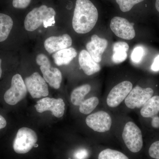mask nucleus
<instances>
[{"instance_id": "13", "label": "nucleus", "mask_w": 159, "mask_h": 159, "mask_svg": "<svg viewBox=\"0 0 159 159\" xmlns=\"http://www.w3.org/2000/svg\"><path fill=\"white\" fill-rule=\"evenodd\" d=\"M107 45L108 42L106 39L99 37L97 34H93L91 37V41L87 44L86 48L93 59L99 63L102 60V54Z\"/></svg>"}, {"instance_id": "10", "label": "nucleus", "mask_w": 159, "mask_h": 159, "mask_svg": "<svg viewBox=\"0 0 159 159\" xmlns=\"http://www.w3.org/2000/svg\"><path fill=\"white\" fill-rule=\"evenodd\" d=\"M85 122L89 127L99 133L108 131L112 124L111 116L104 111H99L91 114L87 117Z\"/></svg>"}, {"instance_id": "3", "label": "nucleus", "mask_w": 159, "mask_h": 159, "mask_svg": "<svg viewBox=\"0 0 159 159\" xmlns=\"http://www.w3.org/2000/svg\"><path fill=\"white\" fill-rule=\"evenodd\" d=\"M56 12L54 9L45 5L34 8L26 16L25 27L28 31H33L41 25L44 21L55 16Z\"/></svg>"}, {"instance_id": "19", "label": "nucleus", "mask_w": 159, "mask_h": 159, "mask_svg": "<svg viewBox=\"0 0 159 159\" xmlns=\"http://www.w3.org/2000/svg\"><path fill=\"white\" fill-rule=\"evenodd\" d=\"M13 25V20L10 16L7 15L0 13V42L7 39Z\"/></svg>"}, {"instance_id": "28", "label": "nucleus", "mask_w": 159, "mask_h": 159, "mask_svg": "<svg viewBox=\"0 0 159 159\" xmlns=\"http://www.w3.org/2000/svg\"><path fill=\"white\" fill-rule=\"evenodd\" d=\"M55 23V16H54L51 18L48 19L44 21L43 22V25L45 28H48V27L54 25Z\"/></svg>"}, {"instance_id": "16", "label": "nucleus", "mask_w": 159, "mask_h": 159, "mask_svg": "<svg viewBox=\"0 0 159 159\" xmlns=\"http://www.w3.org/2000/svg\"><path fill=\"white\" fill-rule=\"evenodd\" d=\"M77 52L74 48H69L60 50L53 55L54 62L58 66L66 65L70 63L77 56Z\"/></svg>"}, {"instance_id": "25", "label": "nucleus", "mask_w": 159, "mask_h": 159, "mask_svg": "<svg viewBox=\"0 0 159 159\" xmlns=\"http://www.w3.org/2000/svg\"><path fill=\"white\" fill-rule=\"evenodd\" d=\"M148 153L152 158L159 159V141L153 142L151 145Z\"/></svg>"}, {"instance_id": "8", "label": "nucleus", "mask_w": 159, "mask_h": 159, "mask_svg": "<svg viewBox=\"0 0 159 159\" xmlns=\"http://www.w3.org/2000/svg\"><path fill=\"white\" fill-rule=\"evenodd\" d=\"M27 90L33 98L46 97L49 94L48 87L43 77L37 72L33 73L25 80Z\"/></svg>"}, {"instance_id": "7", "label": "nucleus", "mask_w": 159, "mask_h": 159, "mask_svg": "<svg viewBox=\"0 0 159 159\" xmlns=\"http://www.w3.org/2000/svg\"><path fill=\"white\" fill-rule=\"evenodd\" d=\"M153 90L151 88L143 89L139 85L136 86L125 98V105L132 109L141 108L153 97Z\"/></svg>"}, {"instance_id": "22", "label": "nucleus", "mask_w": 159, "mask_h": 159, "mask_svg": "<svg viewBox=\"0 0 159 159\" xmlns=\"http://www.w3.org/2000/svg\"><path fill=\"white\" fill-rule=\"evenodd\" d=\"M98 159H129L124 154L113 149L107 148L99 153Z\"/></svg>"}, {"instance_id": "4", "label": "nucleus", "mask_w": 159, "mask_h": 159, "mask_svg": "<svg viewBox=\"0 0 159 159\" xmlns=\"http://www.w3.org/2000/svg\"><path fill=\"white\" fill-rule=\"evenodd\" d=\"M37 140V134L34 130L28 127L20 128L13 142V149L17 153H27L34 147Z\"/></svg>"}, {"instance_id": "26", "label": "nucleus", "mask_w": 159, "mask_h": 159, "mask_svg": "<svg viewBox=\"0 0 159 159\" xmlns=\"http://www.w3.org/2000/svg\"><path fill=\"white\" fill-rule=\"evenodd\" d=\"M31 0H13L12 5L16 9H25L29 6Z\"/></svg>"}, {"instance_id": "17", "label": "nucleus", "mask_w": 159, "mask_h": 159, "mask_svg": "<svg viewBox=\"0 0 159 159\" xmlns=\"http://www.w3.org/2000/svg\"><path fill=\"white\" fill-rule=\"evenodd\" d=\"M159 113V96H153L142 107L140 113L144 118H152Z\"/></svg>"}, {"instance_id": "23", "label": "nucleus", "mask_w": 159, "mask_h": 159, "mask_svg": "<svg viewBox=\"0 0 159 159\" xmlns=\"http://www.w3.org/2000/svg\"><path fill=\"white\" fill-rule=\"evenodd\" d=\"M144 0H116L120 10L123 12L130 11L134 5L143 2Z\"/></svg>"}, {"instance_id": "20", "label": "nucleus", "mask_w": 159, "mask_h": 159, "mask_svg": "<svg viewBox=\"0 0 159 159\" xmlns=\"http://www.w3.org/2000/svg\"><path fill=\"white\" fill-rule=\"evenodd\" d=\"M91 86L89 84H84L74 89L71 94V101L74 105L80 106L84 100L86 95L89 93Z\"/></svg>"}, {"instance_id": "24", "label": "nucleus", "mask_w": 159, "mask_h": 159, "mask_svg": "<svg viewBox=\"0 0 159 159\" xmlns=\"http://www.w3.org/2000/svg\"><path fill=\"white\" fill-rule=\"evenodd\" d=\"M144 49L141 46H138L134 49L131 55L132 61L134 63H139L144 55Z\"/></svg>"}, {"instance_id": "31", "label": "nucleus", "mask_w": 159, "mask_h": 159, "mask_svg": "<svg viewBox=\"0 0 159 159\" xmlns=\"http://www.w3.org/2000/svg\"><path fill=\"white\" fill-rule=\"evenodd\" d=\"M7 125L6 119L2 116L0 115V129L5 128Z\"/></svg>"}, {"instance_id": "1", "label": "nucleus", "mask_w": 159, "mask_h": 159, "mask_svg": "<svg viewBox=\"0 0 159 159\" xmlns=\"http://www.w3.org/2000/svg\"><path fill=\"white\" fill-rule=\"evenodd\" d=\"M98 19V10L90 0L76 1L72 25L77 33H88L96 25Z\"/></svg>"}, {"instance_id": "29", "label": "nucleus", "mask_w": 159, "mask_h": 159, "mask_svg": "<svg viewBox=\"0 0 159 159\" xmlns=\"http://www.w3.org/2000/svg\"><path fill=\"white\" fill-rule=\"evenodd\" d=\"M151 68L154 71L159 70V55L155 58L153 64L152 65Z\"/></svg>"}, {"instance_id": "15", "label": "nucleus", "mask_w": 159, "mask_h": 159, "mask_svg": "<svg viewBox=\"0 0 159 159\" xmlns=\"http://www.w3.org/2000/svg\"><path fill=\"white\" fill-rule=\"evenodd\" d=\"M79 63L81 68L88 76L99 72L101 69L98 63L93 59L89 52L86 50L80 51L79 56Z\"/></svg>"}, {"instance_id": "11", "label": "nucleus", "mask_w": 159, "mask_h": 159, "mask_svg": "<svg viewBox=\"0 0 159 159\" xmlns=\"http://www.w3.org/2000/svg\"><path fill=\"white\" fill-rule=\"evenodd\" d=\"M34 107L38 112L51 111L54 116L59 118L62 117L64 114L65 104L61 98L45 97L38 101Z\"/></svg>"}, {"instance_id": "27", "label": "nucleus", "mask_w": 159, "mask_h": 159, "mask_svg": "<svg viewBox=\"0 0 159 159\" xmlns=\"http://www.w3.org/2000/svg\"><path fill=\"white\" fill-rule=\"evenodd\" d=\"M89 155L88 151L85 149H80L74 153V157L76 159H84Z\"/></svg>"}, {"instance_id": "12", "label": "nucleus", "mask_w": 159, "mask_h": 159, "mask_svg": "<svg viewBox=\"0 0 159 159\" xmlns=\"http://www.w3.org/2000/svg\"><path fill=\"white\" fill-rule=\"evenodd\" d=\"M133 89V84L129 81L118 84L111 90L107 99V103L111 107L118 106L127 97Z\"/></svg>"}, {"instance_id": "33", "label": "nucleus", "mask_w": 159, "mask_h": 159, "mask_svg": "<svg viewBox=\"0 0 159 159\" xmlns=\"http://www.w3.org/2000/svg\"><path fill=\"white\" fill-rule=\"evenodd\" d=\"M2 59H0V78H1V77H2V66H1V64H2Z\"/></svg>"}, {"instance_id": "5", "label": "nucleus", "mask_w": 159, "mask_h": 159, "mask_svg": "<svg viewBox=\"0 0 159 159\" xmlns=\"http://www.w3.org/2000/svg\"><path fill=\"white\" fill-rule=\"evenodd\" d=\"M122 139L126 147L134 153L139 152L143 146L142 131L135 123H126L122 134Z\"/></svg>"}, {"instance_id": "32", "label": "nucleus", "mask_w": 159, "mask_h": 159, "mask_svg": "<svg viewBox=\"0 0 159 159\" xmlns=\"http://www.w3.org/2000/svg\"><path fill=\"white\" fill-rule=\"evenodd\" d=\"M155 6L157 10L159 12V0H156V1Z\"/></svg>"}, {"instance_id": "2", "label": "nucleus", "mask_w": 159, "mask_h": 159, "mask_svg": "<svg viewBox=\"0 0 159 159\" xmlns=\"http://www.w3.org/2000/svg\"><path fill=\"white\" fill-rule=\"evenodd\" d=\"M36 61L37 64L40 66V69L46 82L54 89L60 88L62 81V74L59 69L51 67L49 58L45 54H39Z\"/></svg>"}, {"instance_id": "18", "label": "nucleus", "mask_w": 159, "mask_h": 159, "mask_svg": "<svg viewBox=\"0 0 159 159\" xmlns=\"http://www.w3.org/2000/svg\"><path fill=\"white\" fill-rule=\"evenodd\" d=\"M129 47L128 44L124 42L115 43L113 45L112 60L115 63H120L125 61L127 57V52Z\"/></svg>"}, {"instance_id": "30", "label": "nucleus", "mask_w": 159, "mask_h": 159, "mask_svg": "<svg viewBox=\"0 0 159 159\" xmlns=\"http://www.w3.org/2000/svg\"><path fill=\"white\" fill-rule=\"evenodd\" d=\"M152 125L155 128H158L159 127V117L156 116L154 117L152 122Z\"/></svg>"}, {"instance_id": "9", "label": "nucleus", "mask_w": 159, "mask_h": 159, "mask_svg": "<svg viewBox=\"0 0 159 159\" xmlns=\"http://www.w3.org/2000/svg\"><path fill=\"white\" fill-rule=\"evenodd\" d=\"M134 23H130L126 19L119 16L112 19L110 28L117 36L126 40L133 39L135 36V31L134 28Z\"/></svg>"}, {"instance_id": "6", "label": "nucleus", "mask_w": 159, "mask_h": 159, "mask_svg": "<svg viewBox=\"0 0 159 159\" xmlns=\"http://www.w3.org/2000/svg\"><path fill=\"white\" fill-rule=\"evenodd\" d=\"M27 91L22 77L20 74H16L11 79V87L4 95V100L9 105H16L25 98Z\"/></svg>"}, {"instance_id": "21", "label": "nucleus", "mask_w": 159, "mask_h": 159, "mask_svg": "<svg viewBox=\"0 0 159 159\" xmlns=\"http://www.w3.org/2000/svg\"><path fill=\"white\" fill-rule=\"evenodd\" d=\"M99 103V99L97 97H92L85 99L80 105V111L84 115H88L96 108Z\"/></svg>"}, {"instance_id": "14", "label": "nucleus", "mask_w": 159, "mask_h": 159, "mask_svg": "<svg viewBox=\"0 0 159 159\" xmlns=\"http://www.w3.org/2000/svg\"><path fill=\"white\" fill-rule=\"evenodd\" d=\"M72 40L68 34H64L61 36H51L47 39L44 42L46 51L50 54L67 48L72 45Z\"/></svg>"}]
</instances>
